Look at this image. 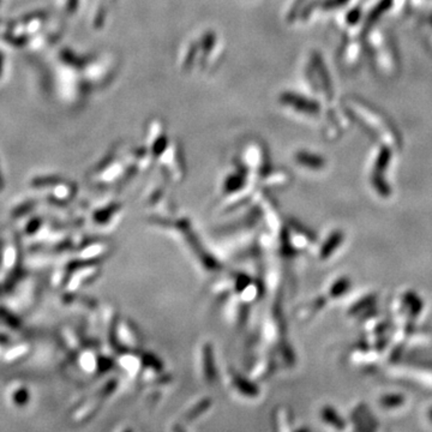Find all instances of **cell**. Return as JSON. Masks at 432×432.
<instances>
[{
    "mask_svg": "<svg viewBox=\"0 0 432 432\" xmlns=\"http://www.w3.org/2000/svg\"><path fill=\"white\" fill-rule=\"evenodd\" d=\"M2 186H4V183H2V178H1V175H0V190L2 189Z\"/></svg>",
    "mask_w": 432,
    "mask_h": 432,
    "instance_id": "1",
    "label": "cell"
}]
</instances>
